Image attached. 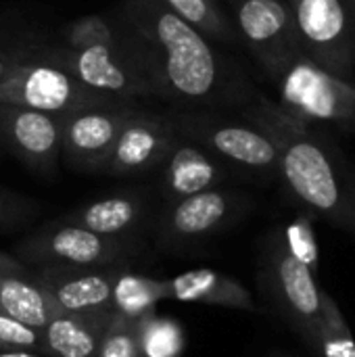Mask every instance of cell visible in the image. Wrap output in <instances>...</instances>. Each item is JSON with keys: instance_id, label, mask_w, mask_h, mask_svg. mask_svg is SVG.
Returning a JSON list of instances; mask_svg holds the SVG:
<instances>
[{"instance_id": "1", "label": "cell", "mask_w": 355, "mask_h": 357, "mask_svg": "<svg viewBox=\"0 0 355 357\" xmlns=\"http://www.w3.org/2000/svg\"><path fill=\"white\" fill-rule=\"evenodd\" d=\"M251 121L278 149V172L297 201L331 224L355 232V182L343 159L310 126L289 117L278 105L262 98Z\"/></svg>"}, {"instance_id": "2", "label": "cell", "mask_w": 355, "mask_h": 357, "mask_svg": "<svg viewBox=\"0 0 355 357\" xmlns=\"http://www.w3.org/2000/svg\"><path fill=\"white\" fill-rule=\"evenodd\" d=\"M126 21L153 75L155 92L203 100L220 82V63L207 38L161 0H128Z\"/></svg>"}, {"instance_id": "3", "label": "cell", "mask_w": 355, "mask_h": 357, "mask_svg": "<svg viewBox=\"0 0 355 357\" xmlns=\"http://www.w3.org/2000/svg\"><path fill=\"white\" fill-rule=\"evenodd\" d=\"M278 107L303 126L324 123L355 130V84L297 54L274 75Z\"/></svg>"}, {"instance_id": "4", "label": "cell", "mask_w": 355, "mask_h": 357, "mask_svg": "<svg viewBox=\"0 0 355 357\" xmlns=\"http://www.w3.org/2000/svg\"><path fill=\"white\" fill-rule=\"evenodd\" d=\"M138 253L134 238H109L77 224L56 220L25 236L15 247L23 266L126 268Z\"/></svg>"}, {"instance_id": "5", "label": "cell", "mask_w": 355, "mask_h": 357, "mask_svg": "<svg viewBox=\"0 0 355 357\" xmlns=\"http://www.w3.org/2000/svg\"><path fill=\"white\" fill-rule=\"evenodd\" d=\"M109 102V98L88 90L56 54L52 61L13 59L0 82V105L25 107L59 117L84 107Z\"/></svg>"}, {"instance_id": "6", "label": "cell", "mask_w": 355, "mask_h": 357, "mask_svg": "<svg viewBox=\"0 0 355 357\" xmlns=\"http://www.w3.org/2000/svg\"><path fill=\"white\" fill-rule=\"evenodd\" d=\"M262 284L282 318L316 351L322 320V291L314 272L289 251L282 236L274 238L264 255Z\"/></svg>"}, {"instance_id": "7", "label": "cell", "mask_w": 355, "mask_h": 357, "mask_svg": "<svg viewBox=\"0 0 355 357\" xmlns=\"http://www.w3.org/2000/svg\"><path fill=\"white\" fill-rule=\"evenodd\" d=\"M63 65L92 92L115 100L149 96L155 92L153 75L138 44L117 40L88 48L56 52Z\"/></svg>"}, {"instance_id": "8", "label": "cell", "mask_w": 355, "mask_h": 357, "mask_svg": "<svg viewBox=\"0 0 355 357\" xmlns=\"http://www.w3.org/2000/svg\"><path fill=\"white\" fill-rule=\"evenodd\" d=\"M301 52L349 79L355 67V29L345 0H287Z\"/></svg>"}, {"instance_id": "9", "label": "cell", "mask_w": 355, "mask_h": 357, "mask_svg": "<svg viewBox=\"0 0 355 357\" xmlns=\"http://www.w3.org/2000/svg\"><path fill=\"white\" fill-rule=\"evenodd\" d=\"M243 209V199L230 190L211 188L169 201L157 226L165 249H190L224 230Z\"/></svg>"}, {"instance_id": "10", "label": "cell", "mask_w": 355, "mask_h": 357, "mask_svg": "<svg viewBox=\"0 0 355 357\" xmlns=\"http://www.w3.org/2000/svg\"><path fill=\"white\" fill-rule=\"evenodd\" d=\"M130 107L96 105L61 117V153L67 163L82 172H103L109 153L128 121Z\"/></svg>"}, {"instance_id": "11", "label": "cell", "mask_w": 355, "mask_h": 357, "mask_svg": "<svg viewBox=\"0 0 355 357\" xmlns=\"http://www.w3.org/2000/svg\"><path fill=\"white\" fill-rule=\"evenodd\" d=\"M236 23L243 40L270 75L303 54L287 0H239Z\"/></svg>"}, {"instance_id": "12", "label": "cell", "mask_w": 355, "mask_h": 357, "mask_svg": "<svg viewBox=\"0 0 355 357\" xmlns=\"http://www.w3.org/2000/svg\"><path fill=\"white\" fill-rule=\"evenodd\" d=\"M178 134L190 138L211 151L213 155L257 172L278 167V149L274 140L257 126L190 117L174 123Z\"/></svg>"}, {"instance_id": "13", "label": "cell", "mask_w": 355, "mask_h": 357, "mask_svg": "<svg viewBox=\"0 0 355 357\" xmlns=\"http://www.w3.org/2000/svg\"><path fill=\"white\" fill-rule=\"evenodd\" d=\"M176 138L178 130L169 119L132 111L109 153L103 174L123 178L161 167Z\"/></svg>"}, {"instance_id": "14", "label": "cell", "mask_w": 355, "mask_h": 357, "mask_svg": "<svg viewBox=\"0 0 355 357\" xmlns=\"http://www.w3.org/2000/svg\"><path fill=\"white\" fill-rule=\"evenodd\" d=\"M119 268L38 266L33 278L50 293L61 312L111 314V289Z\"/></svg>"}, {"instance_id": "15", "label": "cell", "mask_w": 355, "mask_h": 357, "mask_svg": "<svg viewBox=\"0 0 355 357\" xmlns=\"http://www.w3.org/2000/svg\"><path fill=\"white\" fill-rule=\"evenodd\" d=\"M0 134L10 151L33 172L52 174L61 155V117L0 105Z\"/></svg>"}, {"instance_id": "16", "label": "cell", "mask_w": 355, "mask_h": 357, "mask_svg": "<svg viewBox=\"0 0 355 357\" xmlns=\"http://www.w3.org/2000/svg\"><path fill=\"white\" fill-rule=\"evenodd\" d=\"M222 180L224 169L207 149L178 134L161 163V190L167 203L218 188Z\"/></svg>"}, {"instance_id": "17", "label": "cell", "mask_w": 355, "mask_h": 357, "mask_svg": "<svg viewBox=\"0 0 355 357\" xmlns=\"http://www.w3.org/2000/svg\"><path fill=\"white\" fill-rule=\"evenodd\" d=\"M165 295L167 299L182 303L255 312V301L251 293L236 278L211 268H197L174 278H165Z\"/></svg>"}, {"instance_id": "18", "label": "cell", "mask_w": 355, "mask_h": 357, "mask_svg": "<svg viewBox=\"0 0 355 357\" xmlns=\"http://www.w3.org/2000/svg\"><path fill=\"white\" fill-rule=\"evenodd\" d=\"M149 211L146 197L140 192H115L80 205L67 213L65 222L88 228L109 238H132Z\"/></svg>"}, {"instance_id": "19", "label": "cell", "mask_w": 355, "mask_h": 357, "mask_svg": "<svg viewBox=\"0 0 355 357\" xmlns=\"http://www.w3.org/2000/svg\"><path fill=\"white\" fill-rule=\"evenodd\" d=\"M111 314H56L44 328L48 357H98L100 341Z\"/></svg>"}, {"instance_id": "20", "label": "cell", "mask_w": 355, "mask_h": 357, "mask_svg": "<svg viewBox=\"0 0 355 357\" xmlns=\"http://www.w3.org/2000/svg\"><path fill=\"white\" fill-rule=\"evenodd\" d=\"M0 312L38 331H42L56 314H61L59 305L33 278L31 270L2 276Z\"/></svg>"}, {"instance_id": "21", "label": "cell", "mask_w": 355, "mask_h": 357, "mask_svg": "<svg viewBox=\"0 0 355 357\" xmlns=\"http://www.w3.org/2000/svg\"><path fill=\"white\" fill-rule=\"evenodd\" d=\"M165 278L119 268L111 289V312L130 320H142L155 314L157 305L165 301Z\"/></svg>"}, {"instance_id": "22", "label": "cell", "mask_w": 355, "mask_h": 357, "mask_svg": "<svg viewBox=\"0 0 355 357\" xmlns=\"http://www.w3.org/2000/svg\"><path fill=\"white\" fill-rule=\"evenodd\" d=\"M142 357H180L186 349V333L174 318L151 314L140 320Z\"/></svg>"}, {"instance_id": "23", "label": "cell", "mask_w": 355, "mask_h": 357, "mask_svg": "<svg viewBox=\"0 0 355 357\" xmlns=\"http://www.w3.org/2000/svg\"><path fill=\"white\" fill-rule=\"evenodd\" d=\"M316 351L322 357H355V339L345 316L328 293H322V320Z\"/></svg>"}, {"instance_id": "24", "label": "cell", "mask_w": 355, "mask_h": 357, "mask_svg": "<svg viewBox=\"0 0 355 357\" xmlns=\"http://www.w3.org/2000/svg\"><path fill=\"white\" fill-rule=\"evenodd\" d=\"M161 4L186 23H190L195 29H199L205 38H234L232 25L213 0H161Z\"/></svg>"}, {"instance_id": "25", "label": "cell", "mask_w": 355, "mask_h": 357, "mask_svg": "<svg viewBox=\"0 0 355 357\" xmlns=\"http://www.w3.org/2000/svg\"><path fill=\"white\" fill-rule=\"evenodd\" d=\"M98 357H142L140 320H130L111 312L105 328Z\"/></svg>"}, {"instance_id": "26", "label": "cell", "mask_w": 355, "mask_h": 357, "mask_svg": "<svg viewBox=\"0 0 355 357\" xmlns=\"http://www.w3.org/2000/svg\"><path fill=\"white\" fill-rule=\"evenodd\" d=\"M0 351H40V354H44L42 331L31 328V326L0 312Z\"/></svg>"}, {"instance_id": "27", "label": "cell", "mask_w": 355, "mask_h": 357, "mask_svg": "<svg viewBox=\"0 0 355 357\" xmlns=\"http://www.w3.org/2000/svg\"><path fill=\"white\" fill-rule=\"evenodd\" d=\"M117 40H119V36L115 33V29L98 15L82 17L80 21H75L69 27V33H67L69 48H73V50L96 46V44H113Z\"/></svg>"}, {"instance_id": "28", "label": "cell", "mask_w": 355, "mask_h": 357, "mask_svg": "<svg viewBox=\"0 0 355 357\" xmlns=\"http://www.w3.org/2000/svg\"><path fill=\"white\" fill-rule=\"evenodd\" d=\"M285 245L289 247V251L293 255H297L305 266L312 268V272L318 266V247H316V236H314V228L310 226V222L305 218L295 220L293 224L287 226L285 234H282Z\"/></svg>"}, {"instance_id": "29", "label": "cell", "mask_w": 355, "mask_h": 357, "mask_svg": "<svg viewBox=\"0 0 355 357\" xmlns=\"http://www.w3.org/2000/svg\"><path fill=\"white\" fill-rule=\"evenodd\" d=\"M29 213H31L29 203L0 190V232L13 228L19 222H23L25 215H29Z\"/></svg>"}, {"instance_id": "30", "label": "cell", "mask_w": 355, "mask_h": 357, "mask_svg": "<svg viewBox=\"0 0 355 357\" xmlns=\"http://www.w3.org/2000/svg\"><path fill=\"white\" fill-rule=\"evenodd\" d=\"M29 268L23 266L15 255L10 253H2L0 251V272L2 274H19V272H27Z\"/></svg>"}, {"instance_id": "31", "label": "cell", "mask_w": 355, "mask_h": 357, "mask_svg": "<svg viewBox=\"0 0 355 357\" xmlns=\"http://www.w3.org/2000/svg\"><path fill=\"white\" fill-rule=\"evenodd\" d=\"M0 357H48L40 351H0Z\"/></svg>"}, {"instance_id": "32", "label": "cell", "mask_w": 355, "mask_h": 357, "mask_svg": "<svg viewBox=\"0 0 355 357\" xmlns=\"http://www.w3.org/2000/svg\"><path fill=\"white\" fill-rule=\"evenodd\" d=\"M13 59H15V56H8V54H2V52H0V82H2V77L6 75V71H8Z\"/></svg>"}, {"instance_id": "33", "label": "cell", "mask_w": 355, "mask_h": 357, "mask_svg": "<svg viewBox=\"0 0 355 357\" xmlns=\"http://www.w3.org/2000/svg\"><path fill=\"white\" fill-rule=\"evenodd\" d=\"M345 6H347V10H349V17H352V23H354L355 29V0H345Z\"/></svg>"}, {"instance_id": "34", "label": "cell", "mask_w": 355, "mask_h": 357, "mask_svg": "<svg viewBox=\"0 0 355 357\" xmlns=\"http://www.w3.org/2000/svg\"><path fill=\"white\" fill-rule=\"evenodd\" d=\"M2 276H4V274H2V272H0V280H2Z\"/></svg>"}, {"instance_id": "35", "label": "cell", "mask_w": 355, "mask_h": 357, "mask_svg": "<svg viewBox=\"0 0 355 357\" xmlns=\"http://www.w3.org/2000/svg\"><path fill=\"white\" fill-rule=\"evenodd\" d=\"M272 357H280V356H272Z\"/></svg>"}]
</instances>
